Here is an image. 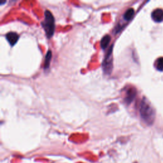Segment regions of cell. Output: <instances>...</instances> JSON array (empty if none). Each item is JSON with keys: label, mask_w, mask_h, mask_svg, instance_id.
Returning a JSON list of instances; mask_svg holds the SVG:
<instances>
[{"label": "cell", "mask_w": 163, "mask_h": 163, "mask_svg": "<svg viewBox=\"0 0 163 163\" xmlns=\"http://www.w3.org/2000/svg\"><path fill=\"white\" fill-rule=\"evenodd\" d=\"M140 113L141 119L145 123L148 125H152L154 123L155 117V110L151 103L147 98H143L141 100L140 107Z\"/></svg>", "instance_id": "1"}, {"label": "cell", "mask_w": 163, "mask_h": 163, "mask_svg": "<svg viewBox=\"0 0 163 163\" xmlns=\"http://www.w3.org/2000/svg\"><path fill=\"white\" fill-rule=\"evenodd\" d=\"M41 26L45 31L47 36L50 38L52 36L55 31V20L53 15L49 10H45V19L41 23Z\"/></svg>", "instance_id": "2"}, {"label": "cell", "mask_w": 163, "mask_h": 163, "mask_svg": "<svg viewBox=\"0 0 163 163\" xmlns=\"http://www.w3.org/2000/svg\"><path fill=\"white\" fill-rule=\"evenodd\" d=\"M113 45L111 46L106 54L102 63V68L106 74H110L113 70V56H112Z\"/></svg>", "instance_id": "3"}, {"label": "cell", "mask_w": 163, "mask_h": 163, "mask_svg": "<svg viewBox=\"0 0 163 163\" xmlns=\"http://www.w3.org/2000/svg\"><path fill=\"white\" fill-rule=\"evenodd\" d=\"M5 36L6 40L8 41V43L12 46L14 45L19 38V34L15 32H9L6 34Z\"/></svg>", "instance_id": "4"}, {"label": "cell", "mask_w": 163, "mask_h": 163, "mask_svg": "<svg viewBox=\"0 0 163 163\" xmlns=\"http://www.w3.org/2000/svg\"><path fill=\"white\" fill-rule=\"evenodd\" d=\"M152 18L157 22H162L163 20V10L156 9L152 13Z\"/></svg>", "instance_id": "5"}, {"label": "cell", "mask_w": 163, "mask_h": 163, "mask_svg": "<svg viewBox=\"0 0 163 163\" xmlns=\"http://www.w3.org/2000/svg\"><path fill=\"white\" fill-rule=\"evenodd\" d=\"M136 94V90H135L134 88L129 89L127 92L126 98H125V102L127 104L131 103L132 102L133 100L134 99Z\"/></svg>", "instance_id": "6"}, {"label": "cell", "mask_w": 163, "mask_h": 163, "mask_svg": "<svg viewBox=\"0 0 163 163\" xmlns=\"http://www.w3.org/2000/svg\"><path fill=\"white\" fill-rule=\"evenodd\" d=\"M111 37L109 35H105L103 37L101 41V47L103 49H105V48L108 46V45L110 42Z\"/></svg>", "instance_id": "7"}, {"label": "cell", "mask_w": 163, "mask_h": 163, "mask_svg": "<svg viewBox=\"0 0 163 163\" xmlns=\"http://www.w3.org/2000/svg\"><path fill=\"white\" fill-rule=\"evenodd\" d=\"M134 14V10L133 8H129L124 13V18L126 20H130L133 18Z\"/></svg>", "instance_id": "8"}, {"label": "cell", "mask_w": 163, "mask_h": 163, "mask_svg": "<svg viewBox=\"0 0 163 163\" xmlns=\"http://www.w3.org/2000/svg\"><path fill=\"white\" fill-rule=\"evenodd\" d=\"M51 58H52V51L49 50L47 51L45 55V64H44L45 69H47L49 67Z\"/></svg>", "instance_id": "9"}, {"label": "cell", "mask_w": 163, "mask_h": 163, "mask_svg": "<svg viewBox=\"0 0 163 163\" xmlns=\"http://www.w3.org/2000/svg\"><path fill=\"white\" fill-rule=\"evenodd\" d=\"M156 68L159 71H163V57L158 59L156 61Z\"/></svg>", "instance_id": "10"}]
</instances>
